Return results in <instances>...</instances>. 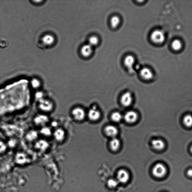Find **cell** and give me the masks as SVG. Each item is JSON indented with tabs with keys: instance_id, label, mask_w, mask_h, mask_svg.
<instances>
[{
	"instance_id": "obj_18",
	"label": "cell",
	"mask_w": 192,
	"mask_h": 192,
	"mask_svg": "<svg viewBox=\"0 0 192 192\" xmlns=\"http://www.w3.org/2000/svg\"><path fill=\"white\" fill-rule=\"evenodd\" d=\"M92 51V47L89 44L84 45L81 49V54L85 57H88L90 56Z\"/></svg>"
},
{
	"instance_id": "obj_8",
	"label": "cell",
	"mask_w": 192,
	"mask_h": 192,
	"mask_svg": "<svg viewBox=\"0 0 192 192\" xmlns=\"http://www.w3.org/2000/svg\"><path fill=\"white\" fill-rule=\"evenodd\" d=\"M135 60L134 58L132 55H128L125 58L124 63L126 67L128 69L130 73H133L135 72L134 64Z\"/></svg>"
},
{
	"instance_id": "obj_23",
	"label": "cell",
	"mask_w": 192,
	"mask_h": 192,
	"mask_svg": "<svg viewBox=\"0 0 192 192\" xmlns=\"http://www.w3.org/2000/svg\"><path fill=\"white\" fill-rule=\"evenodd\" d=\"M172 47L174 50L179 51L182 49L183 45L180 40L178 39H175L172 42Z\"/></svg>"
},
{
	"instance_id": "obj_5",
	"label": "cell",
	"mask_w": 192,
	"mask_h": 192,
	"mask_svg": "<svg viewBox=\"0 0 192 192\" xmlns=\"http://www.w3.org/2000/svg\"><path fill=\"white\" fill-rule=\"evenodd\" d=\"M150 39L152 42L155 43L161 44L165 40V35L163 31L156 30L152 33L150 35Z\"/></svg>"
},
{
	"instance_id": "obj_1",
	"label": "cell",
	"mask_w": 192,
	"mask_h": 192,
	"mask_svg": "<svg viewBox=\"0 0 192 192\" xmlns=\"http://www.w3.org/2000/svg\"><path fill=\"white\" fill-rule=\"evenodd\" d=\"M37 107L40 113L49 115L55 110L56 104L53 99L47 96L38 101Z\"/></svg>"
},
{
	"instance_id": "obj_16",
	"label": "cell",
	"mask_w": 192,
	"mask_h": 192,
	"mask_svg": "<svg viewBox=\"0 0 192 192\" xmlns=\"http://www.w3.org/2000/svg\"><path fill=\"white\" fill-rule=\"evenodd\" d=\"M105 132L107 136L113 138L116 137V135L118 133V130L116 126L110 125L105 128Z\"/></svg>"
},
{
	"instance_id": "obj_29",
	"label": "cell",
	"mask_w": 192,
	"mask_h": 192,
	"mask_svg": "<svg viewBox=\"0 0 192 192\" xmlns=\"http://www.w3.org/2000/svg\"><path fill=\"white\" fill-rule=\"evenodd\" d=\"M118 183L117 180L114 179H110L108 182V185L109 187L113 188H115L118 185Z\"/></svg>"
},
{
	"instance_id": "obj_2",
	"label": "cell",
	"mask_w": 192,
	"mask_h": 192,
	"mask_svg": "<svg viewBox=\"0 0 192 192\" xmlns=\"http://www.w3.org/2000/svg\"><path fill=\"white\" fill-rule=\"evenodd\" d=\"M50 121L49 115L41 113L35 115L33 120L34 126L39 128L49 126Z\"/></svg>"
},
{
	"instance_id": "obj_15",
	"label": "cell",
	"mask_w": 192,
	"mask_h": 192,
	"mask_svg": "<svg viewBox=\"0 0 192 192\" xmlns=\"http://www.w3.org/2000/svg\"><path fill=\"white\" fill-rule=\"evenodd\" d=\"M53 129L49 126L40 128L39 131V135H42L45 138H48L52 137Z\"/></svg>"
},
{
	"instance_id": "obj_3",
	"label": "cell",
	"mask_w": 192,
	"mask_h": 192,
	"mask_svg": "<svg viewBox=\"0 0 192 192\" xmlns=\"http://www.w3.org/2000/svg\"><path fill=\"white\" fill-rule=\"evenodd\" d=\"M66 132L64 128L59 126L53 129L52 137L54 141L59 144L64 143L66 138Z\"/></svg>"
},
{
	"instance_id": "obj_13",
	"label": "cell",
	"mask_w": 192,
	"mask_h": 192,
	"mask_svg": "<svg viewBox=\"0 0 192 192\" xmlns=\"http://www.w3.org/2000/svg\"><path fill=\"white\" fill-rule=\"evenodd\" d=\"M133 97L131 93L129 92H126L123 94L121 98V102L123 106L128 107L131 104Z\"/></svg>"
},
{
	"instance_id": "obj_26",
	"label": "cell",
	"mask_w": 192,
	"mask_h": 192,
	"mask_svg": "<svg viewBox=\"0 0 192 192\" xmlns=\"http://www.w3.org/2000/svg\"><path fill=\"white\" fill-rule=\"evenodd\" d=\"M99 39L97 37L93 36L90 37L89 39V45L92 47L96 45L99 43Z\"/></svg>"
},
{
	"instance_id": "obj_12",
	"label": "cell",
	"mask_w": 192,
	"mask_h": 192,
	"mask_svg": "<svg viewBox=\"0 0 192 192\" xmlns=\"http://www.w3.org/2000/svg\"><path fill=\"white\" fill-rule=\"evenodd\" d=\"M88 116L91 120H97L100 118L101 113L96 107L93 106L88 112Z\"/></svg>"
},
{
	"instance_id": "obj_28",
	"label": "cell",
	"mask_w": 192,
	"mask_h": 192,
	"mask_svg": "<svg viewBox=\"0 0 192 192\" xmlns=\"http://www.w3.org/2000/svg\"><path fill=\"white\" fill-rule=\"evenodd\" d=\"M8 147L6 143L3 141L0 140V153H5Z\"/></svg>"
},
{
	"instance_id": "obj_21",
	"label": "cell",
	"mask_w": 192,
	"mask_h": 192,
	"mask_svg": "<svg viewBox=\"0 0 192 192\" xmlns=\"http://www.w3.org/2000/svg\"><path fill=\"white\" fill-rule=\"evenodd\" d=\"M120 146V142L116 137L113 138L110 142L111 148L113 151H117Z\"/></svg>"
},
{
	"instance_id": "obj_25",
	"label": "cell",
	"mask_w": 192,
	"mask_h": 192,
	"mask_svg": "<svg viewBox=\"0 0 192 192\" xmlns=\"http://www.w3.org/2000/svg\"><path fill=\"white\" fill-rule=\"evenodd\" d=\"M112 120L115 122L120 121L122 118L121 114L118 112H115L112 114L111 116Z\"/></svg>"
},
{
	"instance_id": "obj_27",
	"label": "cell",
	"mask_w": 192,
	"mask_h": 192,
	"mask_svg": "<svg viewBox=\"0 0 192 192\" xmlns=\"http://www.w3.org/2000/svg\"><path fill=\"white\" fill-rule=\"evenodd\" d=\"M37 93H35V99L37 101L40 100V99H43L44 98L47 97L46 93L43 92L41 90L37 91Z\"/></svg>"
},
{
	"instance_id": "obj_9",
	"label": "cell",
	"mask_w": 192,
	"mask_h": 192,
	"mask_svg": "<svg viewBox=\"0 0 192 192\" xmlns=\"http://www.w3.org/2000/svg\"><path fill=\"white\" fill-rule=\"evenodd\" d=\"M34 144V147L38 150H45L50 147L49 142L44 139H38Z\"/></svg>"
},
{
	"instance_id": "obj_22",
	"label": "cell",
	"mask_w": 192,
	"mask_h": 192,
	"mask_svg": "<svg viewBox=\"0 0 192 192\" xmlns=\"http://www.w3.org/2000/svg\"><path fill=\"white\" fill-rule=\"evenodd\" d=\"M120 19L118 16H114L112 17L110 20V24L112 28H116L120 24Z\"/></svg>"
},
{
	"instance_id": "obj_6",
	"label": "cell",
	"mask_w": 192,
	"mask_h": 192,
	"mask_svg": "<svg viewBox=\"0 0 192 192\" xmlns=\"http://www.w3.org/2000/svg\"><path fill=\"white\" fill-rule=\"evenodd\" d=\"M167 173V169L163 164L158 163L153 167V173L155 177L161 178L165 176Z\"/></svg>"
},
{
	"instance_id": "obj_17",
	"label": "cell",
	"mask_w": 192,
	"mask_h": 192,
	"mask_svg": "<svg viewBox=\"0 0 192 192\" xmlns=\"http://www.w3.org/2000/svg\"><path fill=\"white\" fill-rule=\"evenodd\" d=\"M152 145L153 148L156 150H161L164 149L165 144L163 140L161 139H155L152 141Z\"/></svg>"
},
{
	"instance_id": "obj_11",
	"label": "cell",
	"mask_w": 192,
	"mask_h": 192,
	"mask_svg": "<svg viewBox=\"0 0 192 192\" xmlns=\"http://www.w3.org/2000/svg\"><path fill=\"white\" fill-rule=\"evenodd\" d=\"M117 178L119 182L122 183H126L128 181L129 179V173L126 170L121 169L119 171L117 174Z\"/></svg>"
},
{
	"instance_id": "obj_20",
	"label": "cell",
	"mask_w": 192,
	"mask_h": 192,
	"mask_svg": "<svg viewBox=\"0 0 192 192\" xmlns=\"http://www.w3.org/2000/svg\"><path fill=\"white\" fill-rule=\"evenodd\" d=\"M42 84L40 81L37 79H34L31 80L30 85L32 89L36 91L40 90Z\"/></svg>"
},
{
	"instance_id": "obj_14",
	"label": "cell",
	"mask_w": 192,
	"mask_h": 192,
	"mask_svg": "<svg viewBox=\"0 0 192 192\" xmlns=\"http://www.w3.org/2000/svg\"><path fill=\"white\" fill-rule=\"evenodd\" d=\"M141 77L145 80H149L153 79V73L149 68L146 67L141 68L140 70Z\"/></svg>"
},
{
	"instance_id": "obj_10",
	"label": "cell",
	"mask_w": 192,
	"mask_h": 192,
	"mask_svg": "<svg viewBox=\"0 0 192 192\" xmlns=\"http://www.w3.org/2000/svg\"><path fill=\"white\" fill-rule=\"evenodd\" d=\"M125 120L129 123H133L136 122L138 119V115L134 111H129L126 112L124 116Z\"/></svg>"
},
{
	"instance_id": "obj_31",
	"label": "cell",
	"mask_w": 192,
	"mask_h": 192,
	"mask_svg": "<svg viewBox=\"0 0 192 192\" xmlns=\"http://www.w3.org/2000/svg\"><path fill=\"white\" fill-rule=\"evenodd\" d=\"M191 153H192V146L191 148Z\"/></svg>"
},
{
	"instance_id": "obj_24",
	"label": "cell",
	"mask_w": 192,
	"mask_h": 192,
	"mask_svg": "<svg viewBox=\"0 0 192 192\" xmlns=\"http://www.w3.org/2000/svg\"><path fill=\"white\" fill-rule=\"evenodd\" d=\"M184 124L187 127H190L192 126V116L190 115H186L183 119Z\"/></svg>"
},
{
	"instance_id": "obj_7",
	"label": "cell",
	"mask_w": 192,
	"mask_h": 192,
	"mask_svg": "<svg viewBox=\"0 0 192 192\" xmlns=\"http://www.w3.org/2000/svg\"><path fill=\"white\" fill-rule=\"evenodd\" d=\"M39 131L35 129H31L26 134V141L29 143H34L38 139L39 136Z\"/></svg>"
},
{
	"instance_id": "obj_19",
	"label": "cell",
	"mask_w": 192,
	"mask_h": 192,
	"mask_svg": "<svg viewBox=\"0 0 192 192\" xmlns=\"http://www.w3.org/2000/svg\"><path fill=\"white\" fill-rule=\"evenodd\" d=\"M55 39L53 37L50 35H45L42 39V42L45 46H50L54 43Z\"/></svg>"
},
{
	"instance_id": "obj_30",
	"label": "cell",
	"mask_w": 192,
	"mask_h": 192,
	"mask_svg": "<svg viewBox=\"0 0 192 192\" xmlns=\"http://www.w3.org/2000/svg\"><path fill=\"white\" fill-rule=\"evenodd\" d=\"M187 174L190 177H192V169H190L188 171Z\"/></svg>"
},
{
	"instance_id": "obj_4",
	"label": "cell",
	"mask_w": 192,
	"mask_h": 192,
	"mask_svg": "<svg viewBox=\"0 0 192 192\" xmlns=\"http://www.w3.org/2000/svg\"><path fill=\"white\" fill-rule=\"evenodd\" d=\"M71 115L75 120L81 121L85 119L86 116L85 111L80 107H75L72 109Z\"/></svg>"
}]
</instances>
